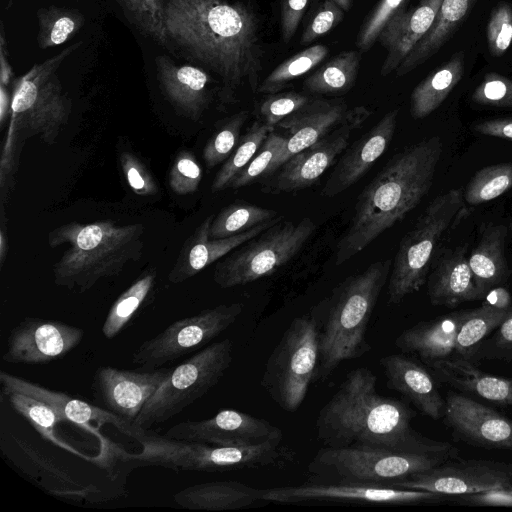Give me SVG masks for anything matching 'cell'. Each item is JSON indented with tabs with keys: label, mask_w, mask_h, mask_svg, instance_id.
<instances>
[{
	"label": "cell",
	"mask_w": 512,
	"mask_h": 512,
	"mask_svg": "<svg viewBox=\"0 0 512 512\" xmlns=\"http://www.w3.org/2000/svg\"><path fill=\"white\" fill-rule=\"evenodd\" d=\"M170 51L217 74L229 99L259 87L263 50L254 13L230 0H160Z\"/></svg>",
	"instance_id": "cell-1"
},
{
	"label": "cell",
	"mask_w": 512,
	"mask_h": 512,
	"mask_svg": "<svg viewBox=\"0 0 512 512\" xmlns=\"http://www.w3.org/2000/svg\"><path fill=\"white\" fill-rule=\"evenodd\" d=\"M376 382L366 367L346 375L318 413L317 440L324 447L369 446L413 453L456 449L416 431L411 425L414 412L404 402L378 394Z\"/></svg>",
	"instance_id": "cell-2"
},
{
	"label": "cell",
	"mask_w": 512,
	"mask_h": 512,
	"mask_svg": "<svg viewBox=\"0 0 512 512\" xmlns=\"http://www.w3.org/2000/svg\"><path fill=\"white\" fill-rule=\"evenodd\" d=\"M442 151V139L432 136L386 163L359 194L350 225L336 246V265L350 260L419 204L433 183Z\"/></svg>",
	"instance_id": "cell-3"
},
{
	"label": "cell",
	"mask_w": 512,
	"mask_h": 512,
	"mask_svg": "<svg viewBox=\"0 0 512 512\" xmlns=\"http://www.w3.org/2000/svg\"><path fill=\"white\" fill-rule=\"evenodd\" d=\"M142 224L116 226L110 221L90 224L72 222L49 233L48 244L68 249L53 266L54 283L85 292L100 279L119 275L144 248Z\"/></svg>",
	"instance_id": "cell-4"
},
{
	"label": "cell",
	"mask_w": 512,
	"mask_h": 512,
	"mask_svg": "<svg viewBox=\"0 0 512 512\" xmlns=\"http://www.w3.org/2000/svg\"><path fill=\"white\" fill-rule=\"evenodd\" d=\"M76 42L58 54L35 64L14 80L8 134L1 155V188L16 166L18 150L26 138L38 136L48 145L55 143L72 112V100L64 91L58 70L80 46Z\"/></svg>",
	"instance_id": "cell-5"
},
{
	"label": "cell",
	"mask_w": 512,
	"mask_h": 512,
	"mask_svg": "<svg viewBox=\"0 0 512 512\" xmlns=\"http://www.w3.org/2000/svg\"><path fill=\"white\" fill-rule=\"evenodd\" d=\"M392 260H377L347 277L332 292L319 333V363L315 380L324 381L343 361L359 358L372 346L366 339L369 320L389 279Z\"/></svg>",
	"instance_id": "cell-6"
},
{
	"label": "cell",
	"mask_w": 512,
	"mask_h": 512,
	"mask_svg": "<svg viewBox=\"0 0 512 512\" xmlns=\"http://www.w3.org/2000/svg\"><path fill=\"white\" fill-rule=\"evenodd\" d=\"M129 437L142 446L140 453L123 456L132 468L158 466L177 473L223 472L273 467L279 457L271 441L250 446H218L151 435L135 427Z\"/></svg>",
	"instance_id": "cell-7"
},
{
	"label": "cell",
	"mask_w": 512,
	"mask_h": 512,
	"mask_svg": "<svg viewBox=\"0 0 512 512\" xmlns=\"http://www.w3.org/2000/svg\"><path fill=\"white\" fill-rule=\"evenodd\" d=\"M456 456L457 449L436 453H413L369 446L323 447L308 465V471L315 477L326 480L391 486L399 480L428 470Z\"/></svg>",
	"instance_id": "cell-8"
},
{
	"label": "cell",
	"mask_w": 512,
	"mask_h": 512,
	"mask_svg": "<svg viewBox=\"0 0 512 512\" xmlns=\"http://www.w3.org/2000/svg\"><path fill=\"white\" fill-rule=\"evenodd\" d=\"M232 360L231 339L207 345L171 369L133 421V426L148 430L172 419L216 386Z\"/></svg>",
	"instance_id": "cell-9"
},
{
	"label": "cell",
	"mask_w": 512,
	"mask_h": 512,
	"mask_svg": "<svg viewBox=\"0 0 512 512\" xmlns=\"http://www.w3.org/2000/svg\"><path fill=\"white\" fill-rule=\"evenodd\" d=\"M320 328L315 317L295 318L267 359L260 381L284 411L295 412L315 381L319 363Z\"/></svg>",
	"instance_id": "cell-10"
},
{
	"label": "cell",
	"mask_w": 512,
	"mask_h": 512,
	"mask_svg": "<svg viewBox=\"0 0 512 512\" xmlns=\"http://www.w3.org/2000/svg\"><path fill=\"white\" fill-rule=\"evenodd\" d=\"M460 189L437 196L401 240L388 279V304L397 305L420 290L434 250L463 205Z\"/></svg>",
	"instance_id": "cell-11"
},
{
	"label": "cell",
	"mask_w": 512,
	"mask_h": 512,
	"mask_svg": "<svg viewBox=\"0 0 512 512\" xmlns=\"http://www.w3.org/2000/svg\"><path fill=\"white\" fill-rule=\"evenodd\" d=\"M315 229L309 217L297 223L281 220L219 261L214 282L221 288H232L271 275L300 252Z\"/></svg>",
	"instance_id": "cell-12"
},
{
	"label": "cell",
	"mask_w": 512,
	"mask_h": 512,
	"mask_svg": "<svg viewBox=\"0 0 512 512\" xmlns=\"http://www.w3.org/2000/svg\"><path fill=\"white\" fill-rule=\"evenodd\" d=\"M243 311L241 303L220 304L179 319L142 342L131 362L141 370H155L208 345L233 325Z\"/></svg>",
	"instance_id": "cell-13"
},
{
	"label": "cell",
	"mask_w": 512,
	"mask_h": 512,
	"mask_svg": "<svg viewBox=\"0 0 512 512\" xmlns=\"http://www.w3.org/2000/svg\"><path fill=\"white\" fill-rule=\"evenodd\" d=\"M453 497L424 490L351 481L306 483L260 490V501L281 504L315 501L415 505L441 503L449 501Z\"/></svg>",
	"instance_id": "cell-14"
},
{
	"label": "cell",
	"mask_w": 512,
	"mask_h": 512,
	"mask_svg": "<svg viewBox=\"0 0 512 512\" xmlns=\"http://www.w3.org/2000/svg\"><path fill=\"white\" fill-rule=\"evenodd\" d=\"M391 486L454 497L491 489H512V463L456 456Z\"/></svg>",
	"instance_id": "cell-15"
},
{
	"label": "cell",
	"mask_w": 512,
	"mask_h": 512,
	"mask_svg": "<svg viewBox=\"0 0 512 512\" xmlns=\"http://www.w3.org/2000/svg\"><path fill=\"white\" fill-rule=\"evenodd\" d=\"M370 114L363 106L349 109L343 123L287 160L263 190L269 193L292 192L314 184L347 148L352 131L360 128Z\"/></svg>",
	"instance_id": "cell-16"
},
{
	"label": "cell",
	"mask_w": 512,
	"mask_h": 512,
	"mask_svg": "<svg viewBox=\"0 0 512 512\" xmlns=\"http://www.w3.org/2000/svg\"><path fill=\"white\" fill-rule=\"evenodd\" d=\"M84 337L80 327L58 320L25 317L12 328L2 356L10 364H45L66 356Z\"/></svg>",
	"instance_id": "cell-17"
},
{
	"label": "cell",
	"mask_w": 512,
	"mask_h": 512,
	"mask_svg": "<svg viewBox=\"0 0 512 512\" xmlns=\"http://www.w3.org/2000/svg\"><path fill=\"white\" fill-rule=\"evenodd\" d=\"M164 436L218 446H250L271 440H282L283 433L264 419L241 411L225 409L205 420L175 424Z\"/></svg>",
	"instance_id": "cell-18"
},
{
	"label": "cell",
	"mask_w": 512,
	"mask_h": 512,
	"mask_svg": "<svg viewBox=\"0 0 512 512\" xmlns=\"http://www.w3.org/2000/svg\"><path fill=\"white\" fill-rule=\"evenodd\" d=\"M444 421L453 435L484 449L512 450V420L471 398L450 392Z\"/></svg>",
	"instance_id": "cell-19"
},
{
	"label": "cell",
	"mask_w": 512,
	"mask_h": 512,
	"mask_svg": "<svg viewBox=\"0 0 512 512\" xmlns=\"http://www.w3.org/2000/svg\"><path fill=\"white\" fill-rule=\"evenodd\" d=\"M171 369L138 372L104 366L95 373L94 387L105 409L133 423Z\"/></svg>",
	"instance_id": "cell-20"
},
{
	"label": "cell",
	"mask_w": 512,
	"mask_h": 512,
	"mask_svg": "<svg viewBox=\"0 0 512 512\" xmlns=\"http://www.w3.org/2000/svg\"><path fill=\"white\" fill-rule=\"evenodd\" d=\"M398 112V109L388 111L346 148L323 187L324 196L334 197L357 183L383 155L394 136Z\"/></svg>",
	"instance_id": "cell-21"
},
{
	"label": "cell",
	"mask_w": 512,
	"mask_h": 512,
	"mask_svg": "<svg viewBox=\"0 0 512 512\" xmlns=\"http://www.w3.org/2000/svg\"><path fill=\"white\" fill-rule=\"evenodd\" d=\"M213 218V215L208 216L184 243L168 275L171 283L178 284L195 276L213 262L220 260L283 219L282 216H277L240 234L227 238L211 239L209 231Z\"/></svg>",
	"instance_id": "cell-22"
},
{
	"label": "cell",
	"mask_w": 512,
	"mask_h": 512,
	"mask_svg": "<svg viewBox=\"0 0 512 512\" xmlns=\"http://www.w3.org/2000/svg\"><path fill=\"white\" fill-rule=\"evenodd\" d=\"M159 87L182 116L197 121L211 103L210 77L203 68L195 65H178L167 55L155 59Z\"/></svg>",
	"instance_id": "cell-23"
},
{
	"label": "cell",
	"mask_w": 512,
	"mask_h": 512,
	"mask_svg": "<svg viewBox=\"0 0 512 512\" xmlns=\"http://www.w3.org/2000/svg\"><path fill=\"white\" fill-rule=\"evenodd\" d=\"M0 383L4 394L18 392L35 398L52 407L64 420L79 424L89 431H94L92 422L100 425L111 424L128 436L134 429L132 423L107 409L93 406L62 392L47 389L5 371L0 372Z\"/></svg>",
	"instance_id": "cell-24"
},
{
	"label": "cell",
	"mask_w": 512,
	"mask_h": 512,
	"mask_svg": "<svg viewBox=\"0 0 512 512\" xmlns=\"http://www.w3.org/2000/svg\"><path fill=\"white\" fill-rule=\"evenodd\" d=\"M347 111L344 104L316 100L283 119L277 126L286 131L285 143L273 163L270 174L343 123Z\"/></svg>",
	"instance_id": "cell-25"
},
{
	"label": "cell",
	"mask_w": 512,
	"mask_h": 512,
	"mask_svg": "<svg viewBox=\"0 0 512 512\" xmlns=\"http://www.w3.org/2000/svg\"><path fill=\"white\" fill-rule=\"evenodd\" d=\"M442 0H421L409 11L399 10L383 27L378 41L387 51L380 69L388 76L399 67L406 56L431 28Z\"/></svg>",
	"instance_id": "cell-26"
},
{
	"label": "cell",
	"mask_w": 512,
	"mask_h": 512,
	"mask_svg": "<svg viewBox=\"0 0 512 512\" xmlns=\"http://www.w3.org/2000/svg\"><path fill=\"white\" fill-rule=\"evenodd\" d=\"M388 388L407 398L433 420L443 417L445 400L431 374L417 361L403 354L380 359Z\"/></svg>",
	"instance_id": "cell-27"
},
{
	"label": "cell",
	"mask_w": 512,
	"mask_h": 512,
	"mask_svg": "<svg viewBox=\"0 0 512 512\" xmlns=\"http://www.w3.org/2000/svg\"><path fill=\"white\" fill-rule=\"evenodd\" d=\"M466 310L420 321L402 331L395 346L404 354H414L427 366L450 358L455 353L456 338Z\"/></svg>",
	"instance_id": "cell-28"
},
{
	"label": "cell",
	"mask_w": 512,
	"mask_h": 512,
	"mask_svg": "<svg viewBox=\"0 0 512 512\" xmlns=\"http://www.w3.org/2000/svg\"><path fill=\"white\" fill-rule=\"evenodd\" d=\"M428 297L432 305L455 307L481 299L466 257V247L447 251L428 278Z\"/></svg>",
	"instance_id": "cell-29"
},
{
	"label": "cell",
	"mask_w": 512,
	"mask_h": 512,
	"mask_svg": "<svg viewBox=\"0 0 512 512\" xmlns=\"http://www.w3.org/2000/svg\"><path fill=\"white\" fill-rule=\"evenodd\" d=\"M428 367L438 380L459 391L499 405L512 406V378L485 373L460 356L433 362Z\"/></svg>",
	"instance_id": "cell-30"
},
{
	"label": "cell",
	"mask_w": 512,
	"mask_h": 512,
	"mask_svg": "<svg viewBox=\"0 0 512 512\" xmlns=\"http://www.w3.org/2000/svg\"><path fill=\"white\" fill-rule=\"evenodd\" d=\"M260 490L238 481H212L188 486L176 492L173 500L189 510H238L259 501Z\"/></svg>",
	"instance_id": "cell-31"
},
{
	"label": "cell",
	"mask_w": 512,
	"mask_h": 512,
	"mask_svg": "<svg viewBox=\"0 0 512 512\" xmlns=\"http://www.w3.org/2000/svg\"><path fill=\"white\" fill-rule=\"evenodd\" d=\"M474 2L475 0H442L431 28L396 69V75H406L433 56L465 18Z\"/></svg>",
	"instance_id": "cell-32"
},
{
	"label": "cell",
	"mask_w": 512,
	"mask_h": 512,
	"mask_svg": "<svg viewBox=\"0 0 512 512\" xmlns=\"http://www.w3.org/2000/svg\"><path fill=\"white\" fill-rule=\"evenodd\" d=\"M506 236L504 226H489L473 250L468 262L473 272L476 286L482 296L499 284L506 275L503 243Z\"/></svg>",
	"instance_id": "cell-33"
},
{
	"label": "cell",
	"mask_w": 512,
	"mask_h": 512,
	"mask_svg": "<svg viewBox=\"0 0 512 512\" xmlns=\"http://www.w3.org/2000/svg\"><path fill=\"white\" fill-rule=\"evenodd\" d=\"M462 75L463 59L460 54H456L414 88L410 97L411 116L422 119L435 111Z\"/></svg>",
	"instance_id": "cell-34"
},
{
	"label": "cell",
	"mask_w": 512,
	"mask_h": 512,
	"mask_svg": "<svg viewBox=\"0 0 512 512\" xmlns=\"http://www.w3.org/2000/svg\"><path fill=\"white\" fill-rule=\"evenodd\" d=\"M155 279L154 270L146 271L114 301L101 328L106 339L115 338L130 325L151 295Z\"/></svg>",
	"instance_id": "cell-35"
},
{
	"label": "cell",
	"mask_w": 512,
	"mask_h": 512,
	"mask_svg": "<svg viewBox=\"0 0 512 512\" xmlns=\"http://www.w3.org/2000/svg\"><path fill=\"white\" fill-rule=\"evenodd\" d=\"M360 63L357 51H345L314 71L305 81L304 88L312 93H345L354 85Z\"/></svg>",
	"instance_id": "cell-36"
},
{
	"label": "cell",
	"mask_w": 512,
	"mask_h": 512,
	"mask_svg": "<svg viewBox=\"0 0 512 512\" xmlns=\"http://www.w3.org/2000/svg\"><path fill=\"white\" fill-rule=\"evenodd\" d=\"M507 312L508 309L498 308L485 302L480 307L466 309L456 338L455 354L470 360L477 352L482 340L498 328Z\"/></svg>",
	"instance_id": "cell-37"
},
{
	"label": "cell",
	"mask_w": 512,
	"mask_h": 512,
	"mask_svg": "<svg viewBox=\"0 0 512 512\" xmlns=\"http://www.w3.org/2000/svg\"><path fill=\"white\" fill-rule=\"evenodd\" d=\"M36 17L37 44L43 50L64 44L85 24V17L78 9L56 5L39 8Z\"/></svg>",
	"instance_id": "cell-38"
},
{
	"label": "cell",
	"mask_w": 512,
	"mask_h": 512,
	"mask_svg": "<svg viewBox=\"0 0 512 512\" xmlns=\"http://www.w3.org/2000/svg\"><path fill=\"white\" fill-rule=\"evenodd\" d=\"M277 217V212L246 201H236L213 218L209 237L221 239L245 232L260 223Z\"/></svg>",
	"instance_id": "cell-39"
},
{
	"label": "cell",
	"mask_w": 512,
	"mask_h": 512,
	"mask_svg": "<svg viewBox=\"0 0 512 512\" xmlns=\"http://www.w3.org/2000/svg\"><path fill=\"white\" fill-rule=\"evenodd\" d=\"M275 130L262 121H255L246 134L241 137L237 147L224 161L216 174L212 185V192L228 189L231 181L244 169L255 156L268 135Z\"/></svg>",
	"instance_id": "cell-40"
},
{
	"label": "cell",
	"mask_w": 512,
	"mask_h": 512,
	"mask_svg": "<svg viewBox=\"0 0 512 512\" xmlns=\"http://www.w3.org/2000/svg\"><path fill=\"white\" fill-rule=\"evenodd\" d=\"M5 394L14 411L21 415L44 440L77 455L80 454L57 438L56 424L64 419L52 407L22 393L9 392Z\"/></svg>",
	"instance_id": "cell-41"
},
{
	"label": "cell",
	"mask_w": 512,
	"mask_h": 512,
	"mask_svg": "<svg viewBox=\"0 0 512 512\" xmlns=\"http://www.w3.org/2000/svg\"><path fill=\"white\" fill-rule=\"evenodd\" d=\"M328 54L325 45H313L283 61L260 83L257 92L274 94L315 68Z\"/></svg>",
	"instance_id": "cell-42"
},
{
	"label": "cell",
	"mask_w": 512,
	"mask_h": 512,
	"mask_svg": "<svg viewBox=\"0 0 512 512\" xmlns=\"http://www.w3.org/2000/svg\"><path fill=\"white\" fill-rule=\"evenodd\" d=\"M126 19L137 30L170 51L160 0H117Z\"/></svg>",
	"instance_id": "cell-43"
},
{
	"label": "cell",
	"mask_w": 512,
	"mask_h": 512,
	"mask_svg": "<svg viewBox=\"0 0 512 512\" xmlns=\"http://www.w3.org/2000/svg\"><path fill=\"white\" fill-rule=\"evenodd\" d=\"M512 188V163H500L479 170L468 183L464 199L478 205L495 199Z\"/></svg>",
	"instance_id": "cell-44"
},
{
	"label": "cell",
	"mask_w": 512,
	"mask_h": 512,
	"mask_svg": "<svg viewBox=\"0 0 512 512\" xmlns=\"http://www.w3.org/2000/svg\"><path fill=\"white\" fill-rule=\"evenodd\" d=\"M247 118L248 112L240 111L222 121L203 149V158L208 167L220 164L231 155L241 139V130Z\"/></svg>",
	"instance_id": "cell-45"
},
{
	"label": "cell",
	"mask_w": 512,
	"mask_h": 512,
	"mask_svg": "<svg viewBox=\"0 0 512 512\" xmlns=\"http://www.w3.org/2000/svg\"><path fill=\"white\" fill-rule=\"evenodd\" d=\"M285 138L272 131L263 142L255 156L231 181L228 189H239L251 185L262 176L270 174L276 157L283 149Z\"/></svg>",
	"instance_id": "cell-46"
},
{
	"label": "cell",
	"mask_w": 512,
	"mask_h": 512,
	"mask_svg": "<svg viewBox=\"0 0 512 512\" xmlns=\"http://www.w3.org/2000/svg\"><path fill=\"white\" fill-rule=\"evenodd\" d=\"M310 102L309 97L297 92L269 94L260 104L258 114L262 122L276 127L283 119L301 110Z\"/></svg>",
	"instance_id": "cell-47"
},
{
	"label": "cell",
	"mask_w": 512,
	"mask_h": 512,
	"mask_svg": "<svg viewBox=\"0 0 512 512\" xmlns=\"http://www.w3.org/2000/svg\"><path fill=\"white\" fill-rule=\"evenodd\" d=\"M202 180V170L193 153L181 151L169 171V186L178 195L194 193Z\"/></svg>",
	"instance_id": "cell-48"
},
{
	"label": "cell",
	"mask_w": 512,
	"mask_h": 512,
	"mask_svg": "<svg viewBox=\"0 0 512 512\" xmlns=\"http://www.w3.org/2000/svg\"><path fill=\"white\" fill-rule=\"evenodd\" d=\"M404 2L405 0H380L359 31L356 45L361 52L368 51L374 45L383 27L402 9Z\"/></svg>",
	"instance_id": "cell-49"
},
{
	"label": "cell",
	"mask_w": 512,
	"mask_h": 512,
	"mask_svg": "<svg viewBox=\"0 0 512 512\" xmlns=\"http://www.w3.org/2000/svg\"><path fill=\"white\" fill-rule=\"evenodd\" d=\"M487 42L494 56L504 54L512 43V7L501 3L493 10L487 25Z\"/></svg>",
	"instance_id": "cell-50"
},
{
	"label": "cell",
	"mask_w": 512,
	"mask_h": 512,
	"mask_svg": "<svg viewBox=\"0 0 512 512\" xmlns=\"http://www.w3.org/2000/svg\"><path fill=\"white\" fill-rule=\"evenodd\" d=\"M472 99L481 105L512 107V80L489 73L475 89Z\"/></svg>",
	"instance_id": "cell-51"
},
{
	"label": "cell",
	"mask_w": 512,
	"mask_h": 512,
	"mask_svg": "<svg viewBox=\"0 0 512 512\" xmlns=\"http://www.w3.org/2000/svg\"><path fill=\"white\" fill-rule=\"evenodd\" d=\"M120 164L126 181L135 194L151 196L158 192L150 171L133 153L123 151L120 155Z\"/></svg>",
	"instance_id": "cell-52"
},
{
	"label": "cell",
	"mask_w": 512,
	"mask_h": 512,
	"mask_svg": "<svg viewBox=\"0 0 512 512\" xmlns=\"http://www.w3.org/2000/svg\"><path fill=\"white\" fill-rule=\"evenodd\" d=\"M343 9L333 0H325L303 31L301 42L308 44L325 35L343 19Z\"/></svg>",
	"instance_id": "cell-53"
},
{
	"label": "cell",
	"mask_w": 512,
	"mask_h": 512,
	"mask_svg": "<svg viewBox=\"0 0 512 512\" xmlns=\"http://www.w3.org/2000/svg\"><path fill=\"white\" fill-rule=\"evenodd\" d=\"M310 0H281V32L284 42L295 35Z\"/></svg>",
	"instance_id": "cell-54"
},
{
	"label": "cell",
	"mask_w": 512,
	"mask_h": 512,
	"mask_svg": "<svg viewBox=\"0 0 512 512\" xmlns=\"http://www.w3.org/2000/svg\"><path fill=\"white\" fill-rule=\"evenodd\" d=\"M489 344L492 353L489 358L512 360V305Z\"/></svg>",
	"instance_id": "cell-55"
},
{
	"label": "cell",
	"mask_w": 512,
	"mask_h": 512,
	"mask_svg": "<svg viewBox=\"0 0 512 512\" xmlns=\"http://www.w3.org/2000/svg\"><path fill=\"white\" fill-rule=\"evenodd\" d=\"M455 501L466 505L512 507V489H491L459 495Z\"/></svg>",
	"instance_id": "cell-56"
},
{
	"label": "cell",
	"mask_w": 512,
	"mask_h": 512,
	"mask_svg": "<svg viewBox=\"0 0 512 512\" xmlns=\"http://www.w3.org/2000/svg\"><path fill=\"white\" fill-rule=\"evenodd\" d=\"M473 129L481 135L498 137L512 141V118L483 121L476 124Z\"/></svg>",
	"instance_id": "cell-57"
},
{
	"label": "cell",
	"mask_w": 512,
	"mask_h": 512,
	"mask_svg": "<svg viewBox=\"0 0 512 512\" xmlns=\"http://www.w3.org/2000/svg\"><path fill=\"white\" fill-rule=\"evenodd\" d=\"M14 79V72L9 61L8 41L5 34L4 23L0 26V84L8 86Z\"/></svg>",
	"instance_id": "cell-58"
},
{
	"label": "cell",
	"mask_w": 512,
	"mask_h": 512,
	"mask_svg": "<svg viewBox=\"0 0 512 512\" xmlns=\"http://www.w3.org/2000/svg\"><path fill=\"white\" fill-rule=\"evenodd\" d=\"M485 303L498 308L509 309L512 305L510 294L504 288L491 289L485 295Z\"/></svg>",
	"instance_id": "cell-59"
},
{
	"label": "cell",
	"mask_w": 512,
	"mask_h": 512,
	"mask_svg": "<svg viewBox=\"0 0 512 512\" xmlns=\"http://www.w3.org/2000/svg\"><path fill=\"white\" fill-rule=\"evenodd\" d=\"M12 95L10 96L8 88L0 84V125H4L5 120L10 115Z\"/></svg>",
	"instance_id": "cell-60"
},
{
	"label": "cell",
	"mask_w": 512,
	"mask_h": 512,
	"mask_svg": "<svg viewBox=\"0 0 512 512\" xmlns=\"http://www.w3.org/2000/svg\"><path fill=\"white\" fill-rule=\"evenodd\" d=\"M7 249H8L7 240L5 238L4 229H3V227H1V232H0V263H1V265L3 264V262L5 260Z\"/></svg>",
	"instance_id": "cell-61"
},
{
	"label": "cell",
	"mask_w": 512,
	"mask_h": 512,
	"mask_svg": "<svg viewBox=\"0 0 512 512\" xmlns=\"http://www.w3.org/2000/svg\"><path fill=\"white\" fill-rule=\"evenodd\" d=\"M338 6H340L343 10H349L351 5V0H333Z\"/></svg>",
	"instance_id": "cell-62"
},
{
	"label": "cell",
	"mask_w": 512,
	"mask_h": 512,
	"mask_svg": "<svg viewBox=\"0 0 512 512\" xmlns=\"http://www.w3.org/2000/svg\"><path fill=\"white\" fill-rule=\"evenodd\" d=\"M77 1V0H76Z\"/></svg>",
	"instance_id": "cell-63"
}]
</instances>
